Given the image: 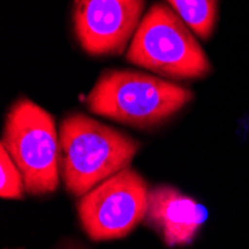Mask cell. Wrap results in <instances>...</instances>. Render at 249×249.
I'll return each mask as SVG.
<instances>
[{"instance_id": "obj_9", "label": "cell", "mask_w": 249, "mask_h": 249, "mask_svg": "<svg viewBox=\"0 0 249 249\" xmlns=\"http://www.w3.org/2000/svg\"><path fill=\"white\" fill-rule=\"evenodd\" d=\"M24 179L12 157L3 145H0V197L22 198L24 197Z\"/></svg>"}, {"instance_id": "obj_8", "label": "cell", "mask_w": 249, "mask_h": 249, "mask_svg": "<svg viewBox=\"0 0 249 249\" xmlns=\"http://www.w3.org/2000/svg\"><path fill=\"white\" fill-rule=\"evenodd\" d=\"M167 3L198 37H211L218 19V0H167Z\"/></svg>"}, {"instance_id": "obj_6", "label": "cell", "mask_w": 249, "mask_h": 249, "mask_svg": "<svg viewBox=\"0 0 249 249\" xmlns=\"http://www.w3.org/2000/svg\"><path fill=\"white\" fill-rule=\"evenodd\" d=\"M145 0H76L73 21L81 47L91 55H118L141 24Z\"/></svg>"}, {"instance_id": "obj_7", "label": "cell", "mask_w": 249, "mask_h": 249, "mask_svg": "<svg viewBox=\"0 0 249 249\" xmlns=\"http://www.w3.org/2000/svg\"><path fill=\"white\" fill-rule=\"evenodd\" d=\"M206 219V208L175 187L151 188L145 222L160 234L169 248L190 245Z\"/></svg>"}, {"instance_id": "obj_4", "label": "cell", "mask_w": 249, "mask_h": 249, "mask_svg": "<svg viewBox=\"0 0 249 249\" xmlns=\"http://www.w3.org/2000/svg\"><path fill=\"white\" fill-rule=\"evenodd\" d=\"M2 145L6 148L32 196H47L60 182V138L50 112L21 99L8 112Z\"/></svg>"}, {"instance_id": "obj_3", "label": "cell", "mask_w": 249, "mask_h": 249, "mask_svg": "<svg viewBox=\"0 0 249 249\" xmlns=\"http://www.w3.org/2000/svg\"><path fill=\"white\" fill-rule=\"evenodd\" d=\"M178 14L154 3L142 18L127 53V60L151 72L176 79L203 78L211 61Z\"/></svg>"}, {"instance_id": "obj_10", "label": "cell", "mask_w": 249, "mask_h": 249, "mask_svg": "<svg viewBox=\"0 0 249 249\" xmlns=\"http://www.w3.org/2000/svg\"><path fill=\"white\" fill-rule=\"evenodd\" d=\"M58 249H87V248H84L82 245H79L75 240H66L58 246Z\"/></svg>"}, {"instance_id": "obj_1", "label": "cell", "mask_w": 249, "mask_h": 249, "mask_svg": "<svg viewBox=\"0 0 249 249\" xmlns=\"http://www.w3.org/2000/svg\"><path fill=\"white\" fill-rule=\"evenodd\" d=\"M60 172L66 190L82 197L107 178L130 167L139 142L82 114L60 124Z\"/></svg>"}, {"instance_id": "obj_5", "label": "cell", "mask_w": 249, "mask_h": 249, "mask_svg": "<svg viewBox=\"0 0 249 249\" xmlns=\"http://www.w3.org/2000/svg\"><path fill=\"white\" fill-rule=\"evenodd\" d=\"M146 180L130 167L107 178L78 203L81 227L91 240H114L130 234L148 212Z\"/></svg>"}, {"instance_id": "obj_2", "label": "cell", "mask_w": 249, "mask_h": 249, "mask_svg": "<svg viewBox=\"0 0 249 249\" xmlns=\"http://www.w3.org/2000/svg\"><path fill=\"white\" fill-rule=\"evenodd\" d=\"M191 99L190 89L161 78L128 71H107L88 94L87 106L97 115L148 128L173 117Z\"/></svg>"}]
</instances>
